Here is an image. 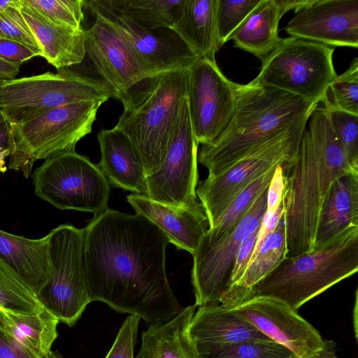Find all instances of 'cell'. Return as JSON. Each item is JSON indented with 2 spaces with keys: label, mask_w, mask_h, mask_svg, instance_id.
Segmentation results:
<instances>
[{
  "label": "cell",
  "mask_w": 358,
  "mask_h": 358,
  "mask_svg": "<svg viewBox=\"0 0 358 358\" xmlns=\"http://www.w3.org/2000/svg\"><path fill=\"white\" fill-rule=\"evenodd\" d=\"M83 264L92 301L147 323L166 322L182 308L165 267L169 241L139 214L108 208L83 229Z\"/></svg>",
  "instance_id": "obj_1"
},
{
  "label": "cell",
  "mask_w": 358,
  "mask_h": 358,
  "mask_svg": "<svg viewBox=\"0 0 358 358\" xmlns=\"http://www.w3.org/2000/svg\"><path fill=\"white\" fill-rule=\"evenodd\" d=\"M358 174L348 163L322 106L310 113L298 152L285 176L283 198L287 257L314 250L320 215L338 178Z\"/></svg>",
  "instance_id": "obj_2"
},
{
  "label": "cell",
  "mask_w": 358,
  "mask_h": 358,
  "mask_svg": "<svg viewBox=\"0 0 358 358\" xmlns=\"http://www.w3.org/2000/svg\"><path fill=\"white\" fill-rule=\"evenodd\" d=\"M318 103L252 80L236 83L234 114L222 134L202 145L197 160L213 177L250 150L310 113Z\"/></svg>",
  "instance_id": "obj_3"
},
{
  "label": "cell",
  "mask_w": 358,
  "mask_h": 358,
  "mask_svg": "<svg viewBox=\"0 0 358 358\" xmlns=\"http://www.w3.org/2000/svg\"><path fill=\"white\" fill-rule=\"evenodd\" d=\"M188 69L144 80L122 103L115 127L130 138L140 152L147 176L163 163L187 99Z\"/></svg>",
  "instance_id": "obj_4"
},
{
  "label": "cell",
  "mask_w": 358,
  "mask_h": 358,
  "mask_svg": "<svg viewBox=\"0 0 358 358\" xmlns=\"http://www.w3.org/2000/svg\"><path fill=\"white\" fill-rule=\"evenodd\" d=\"M357 271L358 227H352L310 252L286 257L254 287L252 297L275 299L296 311Z\"/></svg>",
  "instance_id": "obj_5"
},
{
  "label": "cell",
  "mask_w": 358,
  "mask_h": 358,
  "mask_svg": "<svg viewBox=\"0 0 358 358\" xmlns=\"http://www.w3.org/2000/svg\"><path fill=\"white\" fill-rule=\"evenodd\" d=\"M101 101H80L45 111L20 124H9L8 168L28 178L34 163L75 151L77 143L92 131Z\"/></svg>",
  "instance_id": "obj_6"
},
{
  "label": "cell",
  "mask_w": 358,
  "mask_h": 358,
  "mask_svg": "<svg viewBox=\"0 0 358 358\" xmlns=\"http://www.w3.org/2000/svg\"><path fill=\"white\" fill-rule=\"evenodd\" d=\"M109 98L112 94L100 80L64 69L3 79L0 83V114L8 124H20L59 106L80 101L104 103Z\"/></svg>",
  "instance_id": "obj_7"
},
{
  "label": "cell",
  "mask_w": 358,
  "mask_h": 358,
  "mask_svg": "<svg viewBox=\"0 0 358 358\" xmlns=\"http://www.w3.org/2000/svg\"><path fill=\"white\" fill-rule=\"evenodd\" d=\"M310 113L255 147L222 173L202 181L196 194L208 217L210 228L236 195L268 170L281 166L287 175L296 158Z\"/></svg>",
  "instance_id": "obj_8"
},
{
  "label": "cell",
  "mask_w": 358,
  "mask_h": 358,
  "mask_svg": "<svg viewBox=\"0 0 358 358\" xmlns=\"http://www.w3.org/2000/svg\"><path fill=\"white\" fill-rule=\"evenodd\" d=\"M334 48L294 37L281 38L262 61L255 81L319 103L337 76L333 64Z\"/></svg>",
  "instance_id": "obj_9"
},
{
  "label": "cell",
  "mask_w": 358,
  "mask_h": 358,
  "mask_svg": "<svg viewBox=\"0 0 358 358\" xmlns=\"http://www.w3.org/2000/svg\"><path fill=\"white\" fill-rule=\"evenodd\" d=\"M36 195L62 210L99 215L108 208L109 182L97 164L76 151L46 159L33 174Z\"/></svg>",
  "instance_id": "obj_10"
},
{
  "label": "cell",
  "mask_w": 358,
  "mask_h": 358,
  "mask_svg": "<svg viewBox=\"0 0 358 358\" xmlns=\"http://www.w3.org/2000/svg\"><path fill=\"white\" fill-rule=\"evenodd\" d=\"M47 235L51 273L36 298L59 322L72 327L92 302L83 264V229L62 224Z\"/></svg>",
  "instance_id": "obj_11"
},
{
  "label": "cell",
  "mask_w": 358,
  "mask_h": 358,
  "mask_svg": "<svg viewBox=\"0 0 358 358\" xmlns=\"http://www.w3.org/2000/svg\"><path fill=\"white\" fill-rule=\"evenodd\" d=\"M187 106L198 144L214 142L225 130L236 109V83L215 60L199 57L187 70Z\"/></svg>",
  "instance_id": "obj_12"
},
{
  "label": "cell",
  "mask_w": 358,
  "mask_h": 358,
  "mask_svg": "<svg viewBox=\"0 0 358 358\" xmlns=\"http://www.w3.org/2000/svg\"><path fill=\"white\" fill-rule=\"evenodd\" d=\"M266 196L267 189L228 235L213 245H199L192 270L196 306L220 303L241 244L259 228L266 213Z\"/></svg>",
  "instance_id": "obj_13"
},
{
  "label": "cell",
  "mask_w": 358,
  "mask_h": 358,
  "mask_svg": "<svg viewBox=\"0 0 358 358\" xmlns=\"http://www.w3.org/2000/svg\"><path fill=\"white\" fill-rule=\"evenodd\" d=\"M86 6L100 13L114 26L148 78L187 70L199 58L171 28L141 29L104 0L85 1Z\"/></svg>",
  "instance_id": "obj_14"
},
{
  "label": "cell",
  "mask_w": 358,
  "mask_h": 358,
  "mask_svg": "<svg viewBox=\"0 0 358 358\" xmlns=\"http://www.w3.org/2000/svg\"><path fill=\"white\" fill-rule=\"evenodd\" d=\"M198 145L187 99L163 163L156 171L146 177L144 195L169 205L185 206L196 203Z\"/></svg>",
  "instance_id": "obj_15"
},
{
  "label": "cell",
  "mask_w": 358,
  "mask_h": 358,
  "mask_svg": "<svg viewBox=\"0 0 358 358\" xmlns=\"http://www.w3.org/2000/svg\"><path fill=\"white\" fill-rule=\"evenodd\" d=\"M90 10L95 20L90 29L85 30V57L113 98L124 103L134 87L149 78L114 26L100 13Z\"/></svg>",
  "instance_id": "obj_16"
},
{
  "label": "cell",
  "mask_w": 358,
  "mask_h": 358,
  "mask_svg": "<svg viewBox=\"0 0 358 358\" xmlns=\"http://www.w3.org/2000/svg\"><path fill=\"white\" fill-rule=\"evenodd\" d=\"M231 308L297 358H311L324 345V340L316 329L280 301L252 296Z\"/></svg>",
  "instance_id": "obj_17"
},
{
  "label": "cell",
  "mask_w": 358,
  "mask_h": 358,
  "mask_svg": "<svg viewBox=\"0 0 358 358\" xmlns=\"http://www.w3.org/2000/svg\"><path fill=\"white\" fill-rule=\"evenodd\" d=\"M292 37L327 46L358 47V0H311L285 27Z\"/></svg>",
  "instance_id": "obj_18"
},
{
  "label": "cell",
  "mask_w": 358,
  "mask_h": 358,
  "mask_svg": "<svg viewBox=\"0 0 358 358\" xmlns=\"http://www.w3.org/2000/svg\"><path fill=\"white\" fill-rule=\"evenodd\" d=\"M127 199L136 213L155 224L169 243L192 255L210 228L205 210L198 201L185 206L169 205L139 194H129Z\"/></svg>",
  "instance_id": "obj_19"
},
{
  "label": "cell",
  "mask_w": 358,
  "mask_h": 358,
  "mask_svg": "<svg viewBox=\"0 0 358 358\" xmlns=\"http://www.w3.org/2000/svg\"><path fill=\"white\" fill-rule=\"evenodd\" d=\"M20 11L43 50V57L57 71L78 66L85 59V36L83 27L55 23L20 0Z\"/></svg>",
  "instance_id": "obj_20"
},
{
  "label": "cell",
  "mask_w": 358,
  "mask_h": 358,
  "mask_svg": "<svg viewBox=\"0 0 358 358\" xmlns=\"http://www.w3.org/2000/svg\"><path fill=\"white\" fill-rule=\"evenodd\" d=\"M97 139L101 160L97 166L108 182L139 194L146 192L147 173L142 157L130 138L116 127L101 129Z\"/></svg>",
  "instance_id": "obj_21"
},
{
  "label": "cell",
  "mask_w": 358,
  "mask_h": 358,
  "mask_svg": "<svg viewBox=\"0 0 358 358\" xmlns=\"http://www.w3.org/2000/svg\"><path fill=\"white\" fill-rule=\"evenodd\" d=\"M0 266L36 296L51 273L48 235L30 239L0 229Z\"/></svg>",
  "instance_id": "obj_22"
},
{
  "label": "cell",
  "mask_w": 358,
  "mask_h": 358,
  "mask_svg": "<svg viewBox=\"0 0 358 358\" xmlns=\"http://www.w3.org/2000/svg\"><path fill=\"white\" fill-rule=\"evenodd\" d=\"M189 334L193 344L270 340L234 308L221 303L199 306L190 322Z\"/></svg>",
  "instance_id": "obj_23"
},
{
  "label": "cell",
  "mask_w": 358,
  "mask_h": 358,
  "mask_svg": "<svg viewBox=\"0 0 358 358\" xmlns=\"http://www.w3.org/2000/svg\"><path fill=\"white\" fill-rule=\"evenodd\" d=\"M352 227H358V174H348L333 183L322 207L315 248Z\"/></svg>",
  "instance_id": "obj_24"
},
{
  "label": "cell",
  "mask_w": 358,
  "mask_h": 358,
  "mask_svg": "<svg viewBox=\"0 0 358 358\" xmlns=\"http://www.w3.org/2000/svg\"><path fill=\"white\" fill-rule=\"evenodd\" d=\"M196 305L182 308L174 318L151 324L142 334L141 349L135 358H197L189 327Z\"/></svg>",
  "instance_id": "obj_25"
},
{
  "label": "cell",
  "mask_w": 358,
  "mask_h": 358,
  "mask_svg": "<svg viewBox=\"0 0 358 358\" xmlns=\"http://www.w3.org/2000/svg\"><path fill=\"white\" fill-rule=\"evenodd\" d=\"M287 253L282 216L275 231L266 238L255 257L250 262L241 279L226 289L220 303L235 308L251 298L254 287L278 266Z\"/></svg>",
  "instance_id": "obj_26"
},
{
  "label": "cell",
  "mask_w": 358,
  "mask_h": 358,
  "mask_svg": "<svg viewBox=\"0 0 358 358\" xmlns=\"http://www.w3.org/2000/svg\"><path fill=\"white\" fill-rule=\"evenodd\" d=\"M283 15L277 0H261L230 40H233L234 47L263 61L282 38L278 34V24Z\"/></svg>",
  "instance_id": "obj_27"
},
{
  "label": "cell",
  "mask_w": 358,
  "mask_h": 358,
  "mask_svg": "<svg viewBox=\"0 0 358 358\" xmlns=\"http://www.w3.org/2000/svg\"><path fill=\"white\" fill-rule=\"evenodd\" d=\"M216 0H186L172 29L199 57L215 60L220 48L215 20Z\"/></svg>",
  "instance_id": "obj_28"
},
{
  "label": "cell",
  "mask_w": 358,
  "mask_h": 358,
  "mask_svg": "<svg viewBox=\"0 0 358 358\" xmlns=\"http://www.w3.org/2000/svg\"><path fill=\"white\" fill-rule=\"evenodd\" d=\"M59 322L43 308L33 315H17L0 310V327L38 358H45L58 336Z\"/></svg>",
  "instance_id": "obj_29"
},
{
  "label": "cell",
  "mask_w": 358,
  "mask_h": 358,
  "mask_svg": "<svg viewBox=\"0 0 358 358\" xmlns=\"http://www.w3.org/2000/svg\"><path fill=\"white\" fill-rule=\"evenodd\" d=\"M186 0H107L117 13L138 28L153 31L172 28L180 17Z\"/></svg>",
  "instance_id": "obj_30"
},
{
  "label": "cell",
  "mask_w": 358,
  "mask_h": 358,
  "mask_svg": "<svg viewBox=\"0 0 358 358\" xmlns=\"http://www.w3.org/2000/svg\"><path fill=\"white\" fill-rule=\"evenodd\" d=\"M276 167L268 170L238 193L214 226L209 228L199 244L213 245L228 235L261 194L267 189Z\"/></svg>",
  "instance_id": "obj_31"
},
{
  "label": "cell",
  "mask_w": 358,
  "mask_h": 358,
  "mask_svg": "<svg viewBox=\"0 0 358 358\" xmlns=\"http://www.w3.org/2000/svg\"><path fill=\"white\" fill-rule=\"evenodd\" d=\"M193 345L197 358H285L294 355L271 340L222 344L196 343Z\"/></svg>",
  "instance_id": "obj_32"
},
{
  "label": "cell",
  "mask_w": 358,
  "mask_h": 358,
  "mask_svg": "<svg viewBox=\"0 0 358 358\" xmlns=\"http://www.w3.org/2000/svg\"><path fill=\"white\" fill-rule=\"evenodd\" d=\"M327 109H334L358 115V58L329 85L321 101Z\"/></svg>",
  "instance_id": "obj_33"
},
{
  "label": "cell",
  "mask_w": 358,
  "mask_h": 358,
  "mask_svg": "<svg viewBox=\"0 0 358 358\" xmlns=\"http://www.w3.org/2000/svg\"><path fill=\"white\" fill-rule=\"evenodd\" d=\"M43 307L36 295L0 266V310L17 315H33Z\"/></svg>",
  "instance_id": "obj_34"
},
{
  "label": "cell",
  "mask_w": 358,
  "mask_h": 358,
  "mask_svg": "<svg viewBox=\"0 0 358 358\" xmlns=\"http://www.w3.org/2000/svg\"><path fill=\"white\" fill-rule=\"evenodd\" d=\"M261 0H216L215 20L217 39L221 48L230 40Z\"/></svg>",
  "instance_id": "obj_35"
},
{
  "label": "cell",
  "mask_w": 358,
  "mask_h": 358,
  "mask_svg": "<svg viewBox=\"0 0 358 358\" xmlns=\"http://www.w3.org/2000/svg\"><path fill=\"white\" fill-rule=\"evenodd\" d=\"M0 38L18 42L31 49L36 56L43 50L20 9V0L0 10Z\"/></svg>",
  "instance_id": "obj_36"
},
{
  "label": "cell",
  "mask_w": 358,
  "mask_h": 358,
  "mask_svg": "<svg viewBox=\"0 0 358 358\" xmlns=\"http://www.w3.org/2000/svg\"><path fill=\"white\" fill-rule=\"evenodd\" d=\"M325 109L347 161L354 169L358 171V115L334 109Z\"/></svg>",
  "instance_id": "obj_37"
},
{
  "label": "cell",
  "mask_w": 358,
  "mask_h": 358,
  "mask_svg": "<svg viewBox=\"0 0 358 358\" xmlns=\"http://www.w3.org/2000/svg\"><path fill=\"white\" fill-rule=\"evenodd\" d=\"M51 21L73 28L82 27L83 0H24Z\"/></svg>",
  "instance_id": "obj_38"
},
{
  "label": "cell",
  "mask_w": 358,
  "mask_h": 358,
  "mask_svg": "<svg viewBox=\"0 0 358 358\" xmlns=\"http://www.w3.org/2000/svg\"><path fill=\"white\" fill-rule=\"evenodd\" d=\"M139 321L134 315L127 317L105 358H134Z\"/></svg>",
  "instance_id": "obj_39"
},
{
  "label": "cell",
  "mask_w": 358,
  "mask_h": 358,
  "mask_svg": "<svg viewBox=\"0 0 358 358\" xmlns=\"http://www.w3.org/2000/svg\"><path fill=\"white\" fill-rule=\"evenodd\" d=\"M257 230L250 234L241 244L231 273L228 287L236 284L243 275L248 266L256 243Z\"/></svg>",
  "instance_id": "obj_40"
},
{
  "label": "cell",
  "mask_w": 358,
  "mask_h": 358,
  "mask_svg": "<svg viewBox=\"0 0 358 358\" xmlns=\"http://www.w3.org/2000/svg\"><path fill=\"white\" fill-rule=\"evenodd\" d=\"M285 190V176L281 166L276 167L267 189L266 213H273L282 203Z\"/></svg>",
  "instance_id": "obj_41"
},
{
  "label": "cell",
  "mask_w": 358,
  "mask_h": 358,
  "mask_svg": "<svg viewBox=\"0 0 358 358\" xmlns=\"http://www.w3.org/2000/svg\"><path fill=\"white\" fill-rule=\"evenodd\" d=\"M36 55L27 46L7 38H0V58L21 65Z\"/></svg>",
  "instance_id": "obj_42"
},
{
  "label": "cell",
  "mask_w": 358,
  "mask_h": 358,
  "mask_svg": "<svg viewBox=\"0 0 358 358\" xmlns=\"http://www.w3.org/2000/svg\"><path fill=\"white\" fill-rule=\"evenodd\" d=\"M284 215L283 201L277 210L273 213H265L257 230V236L255 248L250 259L252 261L266 238L272 234L278 225Z\"/></svg>",
  "instance_id": "obj_43"
},
{
  "label": "cell",
  "mask_w": 358,
  "mask_h": 358,
  "mask_svg": "<svg viewBox=\"0 0 358 358\" xmlns=\"http://www.w3.org/2000/svg\"><path fill=\"white\" fill-rule=\"evenodd\" d=\"M0 358H38L0 327Z\"/></svg>",
  "instance_id": "obj_44"
},
{
  "label": "cell",
  "mask_w": 358,
  "mask_h": 358,
  "mask_svg": "<svg viewBox=\"0 0 358 358\" xmlns=\"http://www.w3.org/2000/svg\"><path fill=\"white\" fill-rule=\"evenodd\" d=\"M20 66L0 58V77L3 79L15 78L20 71Z\"/></svg>",
  "instance_id": "obj_45"
},
{
  "label": "cell",
  "mask_w": 358,
  "mask_h": 358,
  "mask_svg": "<svg viewBox=\"0 0 358 358\" xmlns=\"http://www.w3.org/2000/svg\"><path fill=\"white\" fill-rule=\"evenodd\" d=\"M10 151L9 124L0 114V151Z\"/></svg>",
  "instance_id": "obj_46"
},
{
  "label": "cell",
  "mask_w": 358,
  "mask_h": 358,
  "mask_svg": "<svg viewBox=\"0 0 358 358\" xmlns=\"http://www.w3.org/2000/svg\"><path fill=\"white\" fill-rule=\"evenodd\" d=\"M311 0H277L283 14L290 10H294L295 12L307 6Z\"/></svg>",
  "instance_id": "obj_47"
},
{
  "label": "cell",
  "mask_w": 358,
  "mask_h": 358,
  "mask_svg": "<svg viewBox=\"0 0 358 358\" xmlns=\"http://www.w3.org/2000/svg\"><path fill=\"white\" fill-rule=\"evenodd\" d=\"M336 344L332 341L324 340L322 348L311 358H338L336 354Z\"/></svg>",
  "instance_id": "obj_48"
},
{
  "label": "cell",
  "mask_w": 358,
  "mask_h": 358,
  "mask_svg": "<svg viewBox=\"0 0 358 358\" xmlns=\"http://www.w3.org/2000/svg\"><path fill=\"white\" fill-rule=\"evenodd\" d=\"M357 289L355 292V304L353 308V324H354V331H355V336L356 339L357 338Z\"/></svg>",
  "instance_id": "obj_49"
},
{
  "label": "cell",
  "mask_w": 358,
  "mask_h": 358,
  "mask_svg": "<svg viewBox=\"0 0 358 358\" xmlns=\"http://www.w3.org/2000/svg\"><path fill=\"white\" fill-rule=\"evenodd\" d=\"M45 358H63L57 352L50 351Z\"/></svg>",
  "instance_id": "obj_50"
},
{
  "label": "cell",
  "mask_w": 358,
  "mask_h": 358,
  "mask_svg": "<svg viewBox=\"0 0 358 358\" xmlns=\"http://www.w3.org/2000/svg\"><path fill=\"white\" fill-rule=\"evenodd\" d=\"M285 358H297L294 355H292L291 356H289V357H285Z\"/></svg>",
  "instance_id": "obj_51"
},
{
  "label": "cell",
  "mask_w": 358,
  "mask_h": 358,
  "mask_svg": "<svg viewBox=\"0 0 358 358\" xmlns=\"http://www.w3.org/2000/svg\"><path fill=\"white\" fill-rule=\"evenodd\" d=\"M3 80V78H2L1 77H0V83Z\"/></svg>",
  "instance_id": "obj_52"
}]
</instances>
